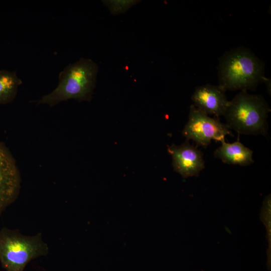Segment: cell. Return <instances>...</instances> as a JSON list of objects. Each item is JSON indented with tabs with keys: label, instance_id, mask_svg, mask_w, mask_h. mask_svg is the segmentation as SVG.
Segmentation results:
<instances>
[{
	"label": "cell",
	"instance_id": "6da1fadb",
	"mask_svg": "<svg viewBox=\"0 0 271 271\" xmlns=\"http://www.w3.org/2000/svg\"><path fill=\"white\" fill-rule=\"evenodd\" d=\"M217 70L218 86L225 91L253 90L268 80L263 62L244 47L226 52L219 59Z\"/></svg>",
	"mask_w": 271,
	"mask_h": 271
},
{
	"label": "cell",
	"instance_id": "7a4b0ae2",
	"mask_svg": "<svg viewBox=\"0 0 271 271\" xmlns=\"http://www.w3.org/2000/svg\"><path fill=\"white\" fill-rule=\"evenodd\" d=\"M97 65L90 59L80 58L70 63L59 74L58 86L50 93L35 101L38 104L53 106L61 101L73 99L90 101L96 82Z\"/></svg>",
	"mask_w": 271,
	"mask_h": 271
},
{
	"label": "cell",
	"instance_id": "3957f363",
	"mask_svg": "<svg viewBox=\"0 0 271 271\" xmlns=\"http://www.w3.org/2000/svg\"><path fill=\"white\" fill-rule=\"evenodd\" d=\"M270 111L261 95L242 90L229 101L223 116L228 127L238 134L266 136Z\"/></svg>",
	"mask_w": 271,
	"mask_h": 271
},
{
	"label": "cell",
	"instance_id": "277c9868",
	"mask_svg": "<svg viewBox=\"0 0 271 271\" xmlns=\"http://www.w3.org/2000/svg\"><path fill=\"white\" fill-rule=\"evenodd\" d=\"M48 252L41 233L28 236L18 230H0V262L7 271H23L29 262Z\"/></svg>",
	"mask_w": 271,
	"mask_h": 271
},
{
	"label": "cell",
	"instance_id": "5b68a950",
	"mask_svg": "<svg viewBox=\"0 0 271 271\" xmlns=\"http://www.w3.org/2000/svg\"><path fill=\"white\" fill-rule=\"evenodd\" d=\"M182 133L186 140H191L198 145L206 147L212 140L220 142L226 135L232 136L226 124L201 112L193 104L190 105L188 120Z\"/></svg>",
	"mask_w": 271,
	"mask_h": 271
},
{
	"label": "cell",
	"instance_id": "8992f818",
	"mask_svg": "<svg viewBox=\"0 0 271 271\" xmlns=\"http://www.w3.org/2000/svg\"><path fill=\"white\" fill-rule=\"evenodd\" d=\"M20 185L15 160L5 145L0 143V214L17 197Z\"/></svg>",
	"mask_w": 271,
	"mask_h": 271
},
{
	"label": "cell",
	"instance_id": "52a82bcc",
	"mask_svg": "<svg viewBox=\"0 0 271 271\" xmlns=\"http://www.w3.org/2000/svg\"><path fill=\"white\" fill-rule=\"evenodd\" d=\"M168 151L172 158L174 170L183 178L198 176L205 168L203 153L188 140L179 146H169Z\"/></svg>",
	"mask_w": 271,
	"mask_h": 271
},
{
	"label": "cell",
	"instance_id": "ba28073f",
	"mask_svg": "<svg viewBox=\"0 0 271 271\" xmlns=\"http://www.w3.org/2000/svg\"><path fill=\"white\" fill-rule=\"evenodd\" d=\"M225 92L218 85L206 84L198 86L191 96L193 105L207 115L223 116L229 103Z\"/></svg>",
	"mask_w": 271,
	"mask_h": 271
},
{
	"label": "cell",
	"instance_id": "9c48e42d",
	"mask_svg": "<svg viewBox=\"0 0 271 271\" xmlns=\"http://www.w3.org/2000/svg\"><path fill=\"white\" fill-rule=\"evenodd\" d=\"M220 142L221 145L214 152L215 158L226 164L241 166H248L254 163L253 151L239 141L228 143L225 142L224 138Z\"/></svg>",
	"mask_w": 271,
	"mask_h": 271
},
{
	"label": "cell",
	"instance_id": "30bf717a",
	"mask_svg": "<svg viewBox=\"0 0 271 271\" xmlns=\"http://www.w3.org/2000/svg\"><path fill=\"white\" fill-rule=\"evenodd\" d=\"M22 80L16 71L0 70V104H6L13 101L18 92Z\"/></svg>",
	"mask_w": 271,
	"mask_h": 271
},
{
	"label": "cell",
	"instance_id": "8fae6325",
	"mask_svg": "<svg viewBox=\"0 0 271 271\" xmlns=\"http://www.w3.org/2000/svg\"><path fill=\"white\" fill-rule=\"evenodd\" d=\"M103 3L109 9L113 15H117L125 12L139 1H103Z\"/></svg>",
	"mask_w": 271,
	"mask_h": 271
},
{
	"label": "cell",
	"instance_id": "7c38bea8",
	"mask_svg": "<svg viewBox=\"0 0 271 271\" xmlns=\"http://www.w3.org/2000/svg\"><path fill=\"white\" fill-rule=\"evenodd\" d=\"M270 195H267L264 199L260 218L266 226L267 237L270 251Z\"/></svg>",
	"mask_w": 271,
	"mask_h": 271
}]
</instances>
